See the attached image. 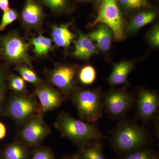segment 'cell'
I'll return each instance as SVG.
<instances>
[{"mask_svg":"<svg viewBox=\"0 0 159 159\" xmlns=\"http://www.w3.org/2000/svg\"><path fill=\"white\" fill-rule=\"evenodd\" d=\"M146 131L134 122L123 120L111 132V144L122 156L144 148L149 142Z\"/></svg>","mask_w":159,"mask_h":159,"instance_id":"cell-1","label":"cell"},{"mask_svg":"<svg viewBox=\"0 0 159 159\" xmlns=\"http://www.w3.org/2000/svg\"><path fill=\"white\" fill-rule=\"evenodd\" d=\"M55 126L64 137L80 145L105 138L94 124L76 119L65 112L58 115Z\"/></svg>","mask_w":159,"mask_h":159,"instance_id":"cell-2","label":"cell"},{"mask_svg":"<svg viewBox=\"0 0 159 159\" xmlns=\"http://www.w3.org/2000/svg\"><path fill=\"white\" fill-rule=\"evenodd\" d=\"M72 99L82 120L93 123L102 117L104 110L102 96L99 90H77L72 94Z\"/></svg>","mask_w":159,"mask_h":159,"instance_id":"cell-3","label":"cell"},{"mask_svg":"<svg viewBox=\"0 0 159 159\" xmlns=\"http://www.w3.org/2000/svg\"><path fill=\"white\" fill-rule=\"evenodd\" d=\"M100 24L108 26L116 39H124L125 21L116 0H104L98 8L97 18L90 27Z\"/></svg>","mask_w":159,"mask_h":159,"instance_id":"cell-4","label":"cell"},{"mask_svg":"<svg viewBox=\"0 0 159 159\" xmlns=\"http://www.w3.org/2000/svg\"><path fill=\"white\" fill-rule=\"evenodd\" d=\"M134 99L125 89L111 90L102 96L103 110L113 119H122L132 108Z\"/></svg>","mask_w":159,"mask_h":159,"instance_id":"cell-5","label":"cell"},{"mask_svg":"<svg viewBox=\"0 0 159 159\" xmlns=\"http://www.w3.org/2000/svg\"><path fill=\"white\" fill-rule=\"evenodd\" d=\"M36 104L29 96H17L10 100L8 105L9 116L18 122H25L32 118L36 111Z\"/></svg>","mask_w":159,"mask_h":159,"instance_id":"cell-6","label":"cell"},{"mask_svg":"<svg viewBox=\"0 0 159 159\" xmlns=\"http://www.w3.org/2000/svg\"><path fill=\"white\" fill-rule=\"evenodd\" d=\"M159 105L158 95L154 91L142 89L139 91L137 115L142 121L148 122L153 119Z\"/></svg>","mask_w":159,"mask_h":159,"instance_id":"cell-7","label":"cell"},{"mask_svg":"<svg viewBox=\"0 0 159 159\" xmlns=\"http://www.w3.org/2000/svg\"><path fill=\"white\" fill-rule=\"evenodd\" d=\"M50 132L41 115L32 117L21 131L22 139L27 144L35 145L42 141Z\"/></svg>","mask_w":159,"mask_h":159,"instance_id":"cell-8","label":"cell"},{"mask_svg":"<svg viewBox=\"0 0 159 159\" xmlns=\"http://www.w3.org/2000/svg\"><path fill=\"white\" fill-rule=\"evenodd\" d=\"M3 53L9 60L14 62H25L31 66L28 56V45L16 35H10L3 41Z\"/></svg>","mask_w":159,"mask_h":159,"instance_id":"cell-9","label":"cell"},{"mask_svg":"<svg viewBox=\"0 0 159 159\" xmlns=\"http://www.w3.org/2000/svg\"><path fill=\"white\" fill-rule=\"evenodd\" d=\"M75 70L71 66H61L51 72L50 78L51 83L67 95L74 91Z\"/></svg>","mask_w":159,"mask_h":159,"instance_id":"cell-10","label":"cell"},{"mask_svg":"<svg viewBox=\"0 0 159 159\" xmlns=\"http://www.w3.org/2000/svg\"><path fill=\"white\" fill-rule=\"evenodd\" d=\"M39 99L43 112H46L60 106L63 99L58 91L48 86L39 87L35 91Z\"/></svg>","mask_w":159,"mask_h":159,"instance_id":"cell-11","label":"cell"},{"mask_svg":"<svg viewBox=\"0 0 159 159\" xmlns=\"http://www.w3.org/2000/svg\"><path fill=\"white\" fill-rule=\"evenodd\" d=\"M44 16L43 7L37 0H25L21 12L24 24L30 27H36L41 23Z\"/></svg>","mask_w":159,"mask_h":159,"instance_id":"cell-12","label":"cell"},{"mask_svg":"<svg viewBox=\"0 0 159 159\" xmlns=\"http://www.w3.org/2000/svg\"><path fill=\"white\" fill-rule=\"evenodd\" d=\"M157 16V11L150 8L137 12L125 26L124 31L127 33L136 32L142 27L152 22Z\"/></svg>","mask_w":159,"mask_h":159,"instance_id":"cell-13","label":"cell"},{"mask_svg":"<svg viewBox=\"0 0 159 159\" xmlns=\"http://www.w3.org/2000/svg\"><path fill=\"white\" fill-rule=\"evenodd\" d=\"M113 34L108 26L100 24L97 29L90 33L89 37L91 40L96 42L99 50L106 52L110 48Z\"/></svg>","mask_w":159,"mask_h":159,"instance_id":"cell-14","label":"cell"},{"mask_svg":"<svg viewBox=\"0 0 159 159\" xmlns=\"http://www.w3.org/2000/svg\"><path fill=\"white\" fill-rule=\"evenodd\" d=\"M78 35L73 54L77 58L87 60L97 52L96 46L89 36L80 31Z\"/></svg>","mask_w":159,"mask_h":159,"instance_id":"cell-15","label":"cell"},{"mask_svg":"<svg viewBox=\"0 0 159 159\" xmlns=\"http://www.w3.org/2000/svg\"><path fill=\"white\" fill-rule=\"evenodd\" d=\"M133 68V64L130 61H122L116 64L108 78L109 83L111 86L125 83L127 81L128 75Z\"/></svg>","mask_w":159,"mask_h":159,"instance_id":"cell-16","label":"cell"},{"mask_svg":"<svg viewBox=\"0 0 159 159\" xmlns=\"http://www.w3.org/2000/svg\"><path fill=\"white\" fill-rule=\"evenodd\" d=\"M76 156L78 159H106L100 141H94L81 145Z\"/></svg>","mask_w":159,"mask_h":159,"instance_id":"cell-17","label":"cell"},{"mask_svg":"<svg viewBox=\"0 0 159 159\" xmlns=\"http://www.w3.org/2000/svg\"><path fill=\"white\" fill-rule=\"evenodd\" d=\"M52 36L55 44L59 47L66 48L75 38L68 25L54 26L52 28Z\"/></svg>","mask_w":159,"mask_h":159,"instance_id":"cell-18","label":"cell"},{"mask_svg":"<svg viewBox=\"0 0 159 159\" xmlns=\"http://www.w3.org/2000/svg\"><path fill=\"white\" fill-rule=\"evenodd\" d=\"M116 2L121 11L126 13H136L151 8L148 0H116Z\"/></svg>","mask_w":159,"mask_h":159,"instance_id":"cell-19","label":"cell"},{"mask_svg":"<svg viewBox=\"0 0 159 159\" xmlns=\"http://www.w3.org/2000/svg\"><path fill=\"white\" fill-rule=\"evenodd\" d=\"M41 4L48 8L56 14H66L71 11L70 0H37Z\"/></svg>","mask_w":159,"mask_h":159,"instance_id":"cell-20","label":"cell"},{"mask_svg":"<svg viewBox=\"0 0 159 159\" xmlns=\"http://www.w3.org/2000/svg\"><path fill=\"white\" fill-rule=\"evenodd\" d=\"M30 43L34 46L33 51L37 56L46 55L51 50L52 42L48 38L39 34L37 37L31 39Z\"/></svg>","mask_w":159,"mask_h":159,"instance_id":"cell-21","label":"cell"},{"mask_svg":"<svg viewBox=\"0 0 159 159\" xmlns=\"http://www.w3.org/2000/svg\"><path fill=\"white\" fill-rule=\"evenodd\" d=\"M27 152L22 145L13 143L6 148L4 152L5 159H26Z\"/></svg>","mask_w":159,"mask_h":159,"instance_id":"cell-22","label":"cell"},{"mask_svg":"<svg viewBox=\"0 0 159 159\" xmlns=\"http://www.w3.org/2000/svg\"><path fill=\"white\" fill-rule=\"evenodd\" d=\"M97 78V72L93 66H84L80 70L78 79L80 82L84 85H90L94 83Z\"/></svg>","mask_w":159,"mask_h":159,"instance_id":"cell-23","label":"cell"},{"mask_svg":"<svg viewBox=\"0 0 159 159\" xmlns=\"http://www.w3.org/2000/svg\"><path fill=\"white\" fill-rule=\"evenodd\" d=\"M119 159H159L157 154L144 147L122 156Z\"/></svg>","mask_w":159,"mask_h":159,"instance_id":"cell-24","label":"cell"},{"mask_svg":"<svg viewBox=\"0 0 159 159\" xmlns=\"http://www.w3.org/2000/svg\"><path fill=\"white\" fill-rule=\"evenodd\" d=\"M18 72L24 80L33 84H37L40 80L34 71L26 66H20L17 68Z\"/></svg>","mask_w":159,"mask_h":159,"instance_id":"cell-25","label":"cell"},{"mask_svg":"<svg viewBox=\"0 0 159 159\" xmlns=\"http://www.w3.org/2000/svg\"><path fill=\"white\" fill-rule=\"evenodd\" d=\"M18 17V14L15 9H9L4 11L0 24V31L5 30L7 26L15 21Z\"/></svg>","mask_w":159,"mask_h":159,"instance_id":"cell-26","label":"cell"},{"mask_svg":"<svg viewBox=\"0 0 159 159\" xmlns=\"http://www.w3.org/2000/svg\"><path fill=\"white\" fill-rule=\"evenodd\" d=\"M9 85L11 89L18 93H22L25 89V84L24 80L18 76H13L11 77Z\"/></svg>","mask_w":159,"mask_h":159,"instance_id":"cell-27","label":"cell"},{"mask_svg":"<svg viewBox=\"0 0 159 159\" xmlns=\"http://www.w3.org/2000/svg\"><path fill=\"white\" fill-rule=\"evenodd\" d=\"M148 42L152 46L157 48L159 46V28L157 25L152 29L148 35Z\"/></svg>","mask_w":159,"mask_h":159,"instance_id":"cell-28","label":"cell"},{"mask_svg":"<svg viewBox=\"0 0 159 159\" xmlns=\"http://www.w3.org/2000/svg\"><path fill=\"white\" fill-rule=\"evenodd\" d=\"M32 159H54V157L51 151L43 148L34 152Z\"/></svg>","mask_w":159,"mask_h":159,"instance_id":"cell-29","label":"cell"},{"mask_svg":"<svg viewBox=\"0 0 159 159\" xmlns=\"http://www.w3.org/2000/svg\"><path fill=\"white\" fill-rule=\"evenodd\" d=\"M10 9L9 0H0V9L5 11Z\"/></svg>","mask_w":159,"mask_h":159,"instance_id":"cell-30","label":"cell"},{"mask_svg":"<svg viewBox=\"0 0 159 159\" xmlns=\"http://www.w3.org/2000/svg\"><path fill=\"white\" fill-rule=\"evenodd\" d=\"M6 129L5 125L0 122V140L3 139L6 136Z\"/></svg>","mask_w":159,"mask_h":159,"instance_id":"cell-31","label":"cell"},{"mask_svg":"<svg viewBox=\"0 0 159 159\" xmlns=\"http://www.w3.org/2000/svg\"><path fill=\"white\" fill-rule=\"evenodd\" d=\"M104 1V0H94V2H95V7L98 9L99 6Z\"/></svg>","mask_w":159,"mask_h":159,"instance_id":"cell-32","label":"cell"},{"mask_svg":"<svg viewBox=\"0 0 159 159\" xmlns=\"http://www.w3.org/2000/svg\"><path fill=\"white\" fill-rule=\"evenodd\" d=\"M3 84V77L2 74L0 72V90L2 89Z\"/></svg>","mask_w":159,"mask_h":159,"instance_id":"cell-33","label":"cell"},{"mask_svg":"<svg viewBox=\"0 0 159 159\" xmlns=\"http://www.w3.org/2000/svg\"><path fill=\"white\" fill-rule=\"evenodd\" d=\"M3 97H4V93L2 89L0 90V107L1 106L2 103Z\"/></svg>","mask_w":159,"mask_h":159,"instance_id":"cell-34","label":"cell"},{"mask_svg":"<svg viewBox=\"0 0 159 159\" xmlns=\"http://www.w3.org/2000/svg\"><path fill=\"white\" fill-rule=\"evenodd\" d=\"M77 2L81 3H87L89 2H93L94 0H76Z\"/></svg>","mask_w":159,"mask_h":159,"instance_id":"cell-35","label":"cell"},{"mask_svg":"<svg viewBox=\"0 0 159 159\" xmlns=\"http://www.w3.org/2000/svg\"><path fill=\"white\" fill-rule=\"evenodd\" d=\"M64 159H78L76 156V155L74 156L70 157H67L65 158Z\"/></svg>","mask_w":159,"mask_h":159,"instance_id":"cell-36","label":"cell"}]
</instances>
